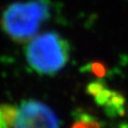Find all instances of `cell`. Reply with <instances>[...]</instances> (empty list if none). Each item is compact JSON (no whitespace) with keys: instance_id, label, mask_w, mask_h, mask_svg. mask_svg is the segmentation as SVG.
Instances as JSON below:
<instances>
[{"instance_id":"obj_1","label":"cell","mask_w":128,"mask_h":128,"mask_svg":"<svg viewBox=\"0 0 128 128\" xmlns=\"http://www.w3.org/2000/svg\"><path fill=\"white\" fill-rule=\"evenodd\" d=\"M49 16L50 4L47 0L15 2L4 11L1 25L10 38L25 42L36 34Z\"/></svg>"},{"instance_id":"obj_2","label":"cell","mask_w":128,"mask_h":128,"mask_svg":"<svg viewBox=\"0 0 128 128\" xmlns=\"http://www.w3.org/2000/svg\"><path fill=\"white\" fill-rule=\"evenodd\" d=\"M28 63L42 75H54L70 61V45L56 32H45L35 36L26 49Z\"/></svg>"},{"instance_id":"obj_3","label":"cell","mask_w":128,"mask_h":128,"mask_svg":"<svg viewBox=\"0 0 128 128\" xmlns=\"http://www.w3.org/2000/svg\"><path fill=\"white\" fill-rule=\"evenodd\" d=\"M13 128H60L51 108L38 100L24 102L16 112Z\"/></svg>"},{"instance_id":"obj_4","label":"cell","mask_w":128,"mask_h":128,"mask_svg":"<svg viewBox=\"0 0 128 128\" xmlns=\"http://www.w3.org/2000/svg\"><path fill=\"white\" fill-rule=\"evenodd\" d=\"M86 92L98 106L104 108L109 116H122L125 113L126 100L124 96L116 91L110 90L100 80L89 83Z\"/></svg>"},{"instance_id":"obj_5","label":"cell","mask_w":128,"mask_h":128,"mask_svg":"<svg viewBox=\"0 0 128 128\" xmlns=\"http://www.w3.org/2000/svg\"><path fill=\"white\" fill-rule=\"evenodd\" d=\"M17 109L9 105H0V128H13Z\"/></svg>"},{"instance_id":"obj_6","label":"cell","mask_w":128,"mask_h":128,"mask_svg":"<svg viewBox=\"0 0 128 128\" xmlns=\"http://www.w3.org/2000/svg\"><path fill=\"white\" fill-rule=\"evenodd\" d=\"M72 128H102V125L92 115L82 113L76 118Z\"/></svg>"},{"instance_id":"obj_7","label":"cell","mask_w":128,"mask_h":128,"mask_svg":"<svg viewBox=\"0 0 128 128\" xmlns=\"http://www.w3.org/2000/svg\"><path fill=\"white\" fill-rule=\"evenodd\" d=\"M90 70H92L94 75L98 76V77H104L106 73V68L102 63H92L90 65Z\"/></svg>"}]
</instances>
